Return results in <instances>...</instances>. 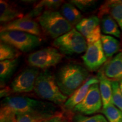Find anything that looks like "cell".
I'll use <instances>...</instances> for the list:
<instances>
[{"label": "cell", "instance_id": "cell-34", "mask_svg": "<svg viewBox=\"0 0 122 122\" xmlns=\"http://www.w3.org/2000/svg\"><path fill=\"white\" fill-rule=\"evenodd\" d=\"M63 122H65V121H63Z\"/></svg>", "mask_w": 122, "mask_h": 122}, {"label": "cell", "instance_id": "cell-7", "mask_svg": "<svg viewBox=\"0 0 122 122\" xmlns=\"http://www.w3.org/2000/svg\"><path fill=\"white\" fill-rule=\"evenodd\" d=\"M63 55L54 48H46L30 53L27 61L30 66L40 69H46L60 63Z\"/></svg>", "mask_w": 122, "mask_h": 122}, {"label": "cell", "instance_id": "cell-8", "mask_svg": "<svg viewBox=\"0 0 122 122\" xmlns=\"http://www.w3.org/2000/svg\"><path fill=\"white\" fill-rule=\"evenodd\" d=\"M103 106L99 83L90 87L87 94L81 102L75 107L72 111L84 115H92L97 112Z\"/></svg>", "mask_w": 122, "mask_h": 122}, {"label": "cell", "instance_id": "cell-32", "mask_svg": "<svg viewBox=\"0 0 122 122\" xmlns=\"http://www.w3.org/2000/svg\"><path fill=\"white\" fill-rule=\"evenodd\" d=\"M119 87H120V91H121V92L122 93V80L119 81Z\"/></svg>", "mask_w": 122, "mask_h": 122}, {"label": "cell", "instance_id": "cell-29", "mask_svg": "<svg viewBox=\"0 0 122 122\" xmlns=\"http://www.w3.org/2000/svg\"><path fill=\"white\" fill-rule=\"evenodd\" d=\"M63 1H57V0H45L41 1L36 5L38 6H41L44 8L48 9V10H53L57 9L61 6Z\"/></svg>", "mask_w": 122, "mask_h": 122}, {"label": "cell", "instance_id": "cell-23", "mask_svg": "<svg viewBox=\"0 0 122 122\" xmlns=\"http://www.w3.org/2000/svg\"><path fill=\"white\" fill-rule=\"evenodd\" d=\"M20 55L19 50L9 44L1 42L0 44V60H11L17 59Z\"/></svg>", "mask_w": 122, "mask_h": 122}, {"label": "cell", "instance_id": "cell-30", "mask_svg": "<svg viewBox=\"0 0 122 122\" xmlns=\"http://www.w3.org/2000/svg\"><path fill=\"white\" fill-rule=\"evenodd\" d=\"M13 92L11 89L10 88H1L0 91V95L1 97H8V96Z\"/></svg>", "mask_w": 122, "mask_h": 122}, {"label": "cell", "instance_id": "cell-9", "mask_svg": "<svg viewBox=\"0 0 122 122\" xmlns=\"http://www.w3.org/2000/svg\"><path fill=\"white\" fill-rule=\"evenodd\" d=\"M40 74L39 68H25L14 79L10 85L13 92L28 93L34 89L36 79Z\"/></svg>", "mask_w": 122, "mask_h": 122}, {"label": "cell", "instance_id": "cell-33", "mask_svg": "<svg viewBox=\"0 0 122 122\" xmlns=\"http://www.w3.org/2000/svg\"><path fill=\"white\" fill-rule=\"evenodd\" d=\"M120 2H121V3H122V1H120Z\"/></svg>", "mask_w": 122, "mask_h": 122}, {"label": "cell", "instance_id": "cell-25", "mask_svg": "<svg viewBox=\"0 0 122 122\" xmlns=\"http://www.w3.org/2000/svg\"><path fill=\"white\" fill-rule=\"evenodd\" d=\"M74 122H109L104 116L97 114L91 117L83 115V114H77L74 115L73 118Z\"/></svg>", "mask_w": 122, "mask_h": 122}, {"label": "cell", "instance_id": "cell-28", "mask_svg": "<svg viewBox=\"0 0 122 122\" xmlns=\"http://www.w3.org/2000/svg\"><path fill=\"white\" fill-rule=\"evenodd\" d=\"M70 2L77 7L79 10L86 11L93 6L96 1L91 0H72Z\"/></svg>", "mask_w": 122, "mask_h": 122}, {"label": "cell", "instance_id": "cell-5", "mask_svg": "<svg viewBox=\"0 0 122 122\" xmlns=\"http://www.w3.org/2000/svg\"><path fill=\"white\" fill-rule=\"evenodd\" d=\"M1 41L14 47L22 52L31 51L41 44L39 36L18 30H5L0 33Z\"/></svg>", "mask_w": 122, "mask_h": 122}, {"label": "cell", "instance_id": "cell-26", "mask_svg": "<svg viewBox=\"0 0 122 122\" xmlns=\"http://www.w3.org/2000/svg\"><path fill=\"white\" fill-rule=\"evenodd\" d=\"M112 86L113 105L122 111V93L120 89L119 81H112Z\"/></svg>", "mask_w": 122, "mask_h": 122}, {"label": "cell", "instance_id": "cell-2", "mask_svg": "<svg viewBox=\"0 0 122 122\" xmlns=\"http://www.w3.org/2000/svg\"><path fill=\"white\" fill-rule=\"evenodd\" d=\"M1 106H6L16 114L30 112H45L59 114L53 103L47 102L27 97L15 96L5 98L1 101Z\"/></svg>", "mask_w": 122, "mask_h": 122}, {"label": "cell", "instance_id": "cell-31", "mask_svg": "<svg viewBox=\"0 0 122 122\" xmlns=\"http://www.w3.org/2000/svg\"><path fill=\"white\" fill-rule=\"evenodd\" d=\"M44 122H63V121L62 115L61 114H59Z\"/></svg>", "mask_w": 122, "mask_h": 122}, {"label": "cell", "instance_id": "cell-17", "mask_svg": "<svg viewBox=\"0 0 122 122\" xmlns=\"http://www.w3.org/2000/svg\"><path fill=\"white\" fill-rule=\"evenodd\" d=\"M19 65L18 58L11 60H5L0 62V79L1 85L4 86L7 80L11 77Z\"/></svg>", "mask_w": 122, "mask_h": 122}, {"label": "cell", "instance_id": "cell-18", "mask_svg": "<svg viewBox=\"0 0 122 122\" xmlns=\"http://www.w3.org/2000/svg\"><path fill=\"white\" fill-rule=\"evenodd\" d=\"M101 28L106 35H111L116 37H120V30L118 23L109 14L103 15L101 22Z\"/></svg>", "mask_w": 122, "mask_h": 122}, {"label": "cell", "instance_id": "cell-12", "mask_svg": "<svg viewBox=\"0 0 122 122\" xmlns=\"http://www.w3.org/2000/svg\"><path fill=\"white\" fill-rule=\"evenodd\" d=\"M5 30H18L37 36L41 34L40 26L38 23L25 16L1 25V32Z\"/></svg>", "mask_w": 122, "mask_h": 122}, {"label": "cell", "instance_id": "cell-21", "mask_svg": "<svg viewBox=\"0 0 122 122\" xmlns=\"http://www.w3.org/2000/svg\"><path fill=\"white\" fill-rule=\"evenodd\" d=\"M103 8V11H106L103 15L106 13L110 14L122 30V4L120 1H111L107 3Z\"/></svg>", "mask_w": 122, "mask_h": 122}, {"label": "cell", "instance_id": "cell-1", "mask_svg": "<svg viewBox=\"0 0 122 122\" xmlns=\"http://www.w3.org/2000/svg\"><path fill=\"white\" fill-rule=\"evenodd\" d=\"M55 77L62 93L70 97L88 80L89 72L79 65L67 64L59 68Z\"/></svg>", "mask_w": 122, "mask_h": 122}, {"label": "cell", "instance_id": "cell-19", "mask_svg": "<svg viewBox=\"0 0 122 122\" xmlns=\"http://www.w3.org/2000/svg\"><path fill=\"white\" fill-rule=\"evenodd\" d=\"M61 13L72 25H76L83 19L80 11L71 3H65L61 7Z\"/></svg>", "mask_w": 122, "mask_h": 122}, {"label": "cell", "instance_id": "cell-13", "mask_svg": "<svg viewBox=\"0 0 122 122\" xmlns=\"http://www.w3.org/2000/svg\"><path fill=\"white\" fill-rule=\"evenodd\" d=\"M97 83H99V80L97 77H92L88 79L82 86L76 90L67 99L64 104V107L70 110H73L75 107L84 99L92 85Z\"/></svg>", "mask_w": 122, "mask_h": 122}, {"label": "cell", "instance_id": "cell-11", "mask_svg": "<svg viewBox=\"0 0 122 122\" xmlns=\"http://www.w3.org/2000/svg\"><path fill=\"white\" fill-rule=\"evenodd\" d=\"M76 29L84 37L88 44L98 41L101 38L100 20L96 16L84 18L76 25Z\"/></svg>", "mask_w": 122, "mask_h": 122}, {"label": "cell", "instance_id": "cell-6", "mask_svg": "<svg viewBox=\"0 0 122 122\" xmlns=\"http://www.w3.org/2000/svg\"><path fill=\"white\" fill-rule=\"evenodd\" d=\"M53 45L62 54L66 55L81 54L88 46L84 37L75 28L56 39Z\"/></svg>", "mask_w": 122, "mask_h": 122}, {"label": "cell", "instance_id": "cell-22", "mask_svg": "<svg viewBox=\"0 0 122 122\" xmlns=\"http://www.w3.org/2000/svg\"><path fill=\"white\" fill-rule=\"evenodd\" d=\"M59 114H53L39 112L19 114H16L17 122H44Z\"/></svg>", "mask_w": 122, "mask_h": 122}, {"label": "cell", "instance_id": "cell-24", "mask_svg": "<svg viewBox=\"0 0 122 122\" xmlns=\"http://www.w3.org/2000/svg\"><path fill=\"white\" fill-rule=\"evenodd\" d=\"M102 112L109 122H122V111L113 104L103 108Z\"/></svg>", "mask_w": 122, "mask_h": 122}, {"label": "cell", "instance_id": "cell-20", "mask_svg": "<svg viewBox=\"0 0 122 122\" xmlns=\"http://www.w3.org/2000/svg\"><path fill=\"white\" fill-rule=\"evenodd\" d=\"M101 41L103 51L106 57H112L119 50V41L112 36L102 35Z\"/></svg>", "mask_w": 122, "mask_h": 122}, {"label": "cell", "instance_id": "cell-3", "mask_svg": "<svg viewBox=\"0 0 122 122\" xmlns=\"http://www.w3.org/2000/svg\"><path fill=\"white\" fill-rule=\"evenodd\" d=\"M34 91L41 98L57 105L65 104L68 99L67 96L62 93L58 86L55 76L48 70L40 72Z\"/></svg>", "mask_w": 122, "mask_h": 122}, {"label": "cell", "instance_id": "cell-16", "mask_svg": "<svg viewBox=\"0 0 122 122\" xmlns=\"http://www.w3.org/2000/svg\"><path fill=\"white\" fill-rule=\"evenodd\" d=\"M23 13L6 1H0V21L7 23L23 18Z\"/></svg>", "mask_w": 122, "mask_h": 122}, {"label": "cell", "instance_id": "cell-10", "mask_svg": "<svg viewBox=\"0 0 122 122\" xmlns=\"http://www.w3.org/2000/svg\"><path fill=\"white\" fill-rule=\"evenodd\" d=\"M85 66L91 71H96L106 61L101 41L88 44L87 49L82 57Z\"/></svg>", "mask_w": 122, "mask_h": 122}, {"label": "cell", "instance_id": "cell-27", "mask_svg": "<svg viewBox=\"0 0 122 122\" xmlns=\"http://www.w3.org/2000/svg\"><path fill=\"white\" fill-rule=\"evenodd\" d=\"M0 122H17L16 113L6 106H1Z\"/></svg>", "mask_w": 122, "mask_h": 122}, {"label": "cell", "instance_id": "cell-14", "mask_svg": "<svg viewBox=\"0 0 122 122\" xmlns=\"http://www.w3.org/2000/svg\"><path fill=\"white\" fill-rule=\"evenodd\" d=\"M102 71L110 80L117 81L122 80V53H119L108 62Z\"/></svg>", "mask_w": 122, "mask_h": 122}, {"label": "cell", "instance_id": "cell-4", "mask_svg": "<svg viewBox=\"0 0 122 122\" xmlns=\"http://www.w3.org/2000/svg\"><path fill=\"white\" fill-rule=\"evenodd\" d=\"M38 21L44 32L52 39H57L73 29L62 14L54 10L44 11Z\"/></svg>", "mask_w": 122, "mask_h": 122}, {"label": "cell", "instance_id": "cell-15", "mask_svg": "<svg viewBox=\"0 0 122 122\" xmlns=\"http://www.w3.org/2000/svg\"><path fill=\"white\" fill-rule=\"evenodd\" d=\"M97 78L99 80V88L102 101L103 108H105L113 104L112 81L106 77L102 70L98 72Z\"/></svg>", "mask_w": 122, "mask_h": 122}]
</instances>
